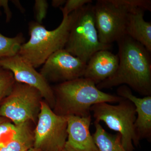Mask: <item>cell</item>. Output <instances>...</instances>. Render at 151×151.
<instances>
[{
    "instance_id": "1",
    "label": "cell",
    "mask_w": 151,
    "mask_h": 151,
    "mask_svg": "<svg viewBox=\"0 0 151 151\" xmlns=\"http://www.w3.org/2000/svg\"><path fill=\"white\" fill-rule=\"evenodd\" d=\"M119 65L113 76L99 83L100 90L126 85L144 96H151V58L150 52L129 36L117 41Z\"/></svg>"
},
{
    "instance_id": "2",
    "label": "cell",
    "mask_w": 151,
    "mask_h": 151,
    "mask_svg": "<svg viewBox=\"0 0 151 151\" xmlns=\"http://www.w3.org/2000/svg\"><path fill=\"white\" fill-rule=\"evenodd\" d=\"M55 104L53 111L59 116H90V108L101 103H119L123 97L103 92L89 79L81 77L59 83L52 88Z\"/></svg>"
},
{
    "instance_id": "3",
    "label": "cell",
    "mask_w": 151,
    "mask_h": 151,
    "mask_svg": "<svg viewBox=\"0 0 151 151\" xmlns=\"http://www.w3.org/2000/svg\"><path fill=\"white\" fill-rule=\"evenodd\" d=\"M73 17V12L63 17L59 26L51 31L36 22H30L29 40L22 45L18 54L35 68L43 65L51 55L65 48Z\"/></svg>"
},
{
    "instance_id": "4",
    "label": "cell",
    "mask_w": 151,
    "mask_h": 151,
    "mask_svg": "<svg viewBox=\"0 0 151 151\" xmlns=\"http://www.w3.org/2000/svg\"><path fill=\"white\" fill-rule=\"evenodd\" d=\"M111 45L101 43L94 22V5L88 4L73 12V21L65 49L87 63L93 54L109 50Z\"/></svg>"
},
{
    "instance_id": "5",
    "label": "cell",
    "mask_w": 151,
    "mask_h": 151,
    "mask_svg": "<svg viewBox=\"0 0 151 151\" xmlns=\"http://www.w3.org/2000/svg\"><path fill=\"white\" fill-rule=\"evenodd\" d=\"M95 122H104L110 129L119 132L122 137V145L127 151H134L133 144H139L136 135L135 123L137 113L134 104L124 99L116 105L101 103L91 107Z\"/></svg>"
},
{
    "instance_id": "6",
    "label": "cell",
    "mask_w": 151,
    "mask_h": 151,
    "mask_svg": "<svg viewBox=\"0 0 151 151\" xmlns=\"http://www.w3.org/2000/svg\"><path fill=\"white\" fill-rule=\"evenodd\" d=\"M42 99L37 89L16 82L10 94L0 104V116L9 119L15 125L28 122L36 124Z\"/></svg>"
},
{
    "instance_id": "7",
    "label": "cell",
    "mask_w": 151,
    "mask_h": 151,
    "mask_svg": "<svg viewBox=\"0 0 151 151\" xmlns=\"http://www.w3.org/2000/svg\"><path fill=\"white\" fill-rule=\"evenodd\" d=\"M34 131L33 147L40 151H62L67 140L66 116L56 114L42 100Z\"/></svg>"
},
{
    "instance_id": "8",
    "label": "cell",
    "mask_w": 151,
    "mask_h": 151,
    "mask_svg": "<svg viewBox=\"0 0 151 151\" xmlns=\"http://www.w3.org/2000/svg\"><path fill=\"white\" fill-rule=\"evenodd\" d=\"M131 10L116 0L97 1L94 5V22L101 43L112 45L113 42L126 35L128 15Z\"/></svg>"
},
{
    "instance_id": "9",
    "label": "cell",
    "mask_w": 151,
    "mask_h": 151,
    "mask_svg": "<svg viewBox=\"0 0 151 151\" xmlns=\"http://www.w3.org/2000/svg\"><path fill=\"white\" fill-rule=\"evenodd\" d=\"M0 68L10 71L16 82L37 89L50 107L54 108L55 99L52 87L35 68L19 55L0 59Z\"/></svg>"
},
{
    "instance_id": "10",
    "label": "cell",
    "mask_w": 151,
    "mask_h": 151,
    "mask_svg": "<svg viewBox=\"0 0 151 151\" xmlns=\"http://www.w3.org/2000/svg\"><path fill=\"white\" fill-rule=\"evenodd\" d=\"M86 65L64 48L51 55L42 65L40 73L48 82L62 83L83 77Z\"/></svg>"
},
{
    "instance_id": "11",
    "label": "cell",
    "mask_w": 151,
    "mask_h": 151,
    "mask_svg": "<svg viewBox=\"0 0 151 151\" xmlns=\"http://www.w3.org/2000/svg\"><path fill=\"white\" fill-rule=\"evenodd\" d=\"M68 137L66 151H99L89 131L91 115L86 117L66 116Z\"/></svg>"
},
{
    "instance_id": "12",
    "label": "cell",
    "mask_w": 151,
    "mask_h": 151,
    "mask_svg": "<svg viewBox=\"0 0 151 151\" xmlns=\"http://www.w3.org/2000/svg\"><path fill=\"white\" fill-rule=\"evenodd\" d=\"M119 97L129 100L136 108L137 117L135 129L138 139H150L151 137V96L139 98L132 93L129 86L122 85L117 90Z\"/></svg>"
},
{
    "instance_id": "13",
    "label": "cell",
    "mask_w": 151,
    "mask_h": 151,
    "mask_svg": "<svg viewBox=\"0 0 151 151\" xmlns=\"http://www.w3.org/2000/svg\"><path fill=\"white\" fill-rule=\"evenodd\" d=\"M119 61L118 54L107 50H99L86 63L83 77L97 85L114 75L119 67Z\"/></svg>"
},
{
    "instance_id": "14",
    "label": "cell",
    "mask_w": 151,
    "mask_h": 151,
    "mask_svg": "<svg viewBox=\"0 0 151 151\" xmlns=\"http://www.w3.org/2000/svg\"><path fill=\"white\" fill-rule=\"evenodd\" d=\"M145 10L133 9L128 15L126 35L129 36L151 52V22L144 19Z\"/></svg>"
},
{
    "instance_id": "15",
    "label": "cell",
    "mask_w": 151,
    "mask_h": 151,
    "mask_svg": "<svg viewBox=\"0 0 151 151\" xmlns=\"http://www.w3.org/2000/svg\"><path fill=\"white\" fill-rule=\"evenodd\" d=\"M28 122L18 125V129L13 139L0 151H27L33 147L34 131Z\"/></svg>"
},
{
    "instance_id": "16",
    "label": "cell",
    "mask_w": 151,
    "mask_h": 151,
    "mask_svg": "<svg viewBox=\"0 0 151 151\" xmlns=\"http://www.w3.org/2000/svg\"><path fill=\"white\" fill-rule=\"evenodd\" d=\"M94 125L95 132L93 137L99 151H127L122 145L120 134H109L99 122H94Z\"/></svg>"
},
{
    "instance_id": "17",
    "label": "cell",
    "mask_w": 151,
    "mask_h": 151,
    "mask_svg": "<svg viewBox=\"0 0 151 151\" xmlns=\"http://www.w3.org/2000/svg\"><path fill=\"white\" fill-rule=\"evenodd\" d=\"M25 40L22 33L13 37H7L0 33V59L18 54L21 47L24 43Z\"/></svg>"
},
{
    "instance_id": "18",
    "label": "cell",
    "mask_w": 151,
    "mask_h": 151,
    "mask_svg": "<svg viewBox=\"0 0 151 151\" xmlns=\"http://www.w3.org/2000/svg\"><path fill=\"white\" fill-rule=\"evenodd\" d=\"M16 82L10 71L0 68V104L10 94Z\"/></svg>"
},
{
    "instance_id": "19",
    "label": "cell",
    "mask_w": 151,
    "mask_h": 151,
    "mask_svg": "<svg viewBox=\"0 0 151 151\" xmlns=\"http://www.w3.org/2000/svg\"><path fill=\"white\" fill-rule=\"evenodd\" d=\"M18 125L6 122L0 124V148L6 145L16 134Z\"/></svg>"
},
{
    "instance_id": "20",
    "label": "cell",
    "mask_w": 151,
    "mask_h": 151,
    "mask_svg": "<svg viewBox=\"0 0 151 151\" xmlns=\"http://www.w3.org/2000/svg\"><path fill=\"white\" fill-rule=\"evenodd\" d=\"M92 0H67L63 7L60 8L63 17H67L73 12L78 10L88 4H92Z\"/></svg>"
},
{
    "instance_id": "21",
    "label": "cell",
    "mask_w": 151,
    "mask_h": 151,
    "mask_svg": "<svg viewBox=\"0 0 151 151\" xmlns=\"http://www.w3.org/2000/svg\"><path fill=\"white\" fill-rule=\"evenodd\" d=\"M120 4L130 9L140 8L145 11H151L150 0H116Z\"/></svg>"
},
{
    "instance_id": "22",
    "label": "cell",
    "mask_w": 151,
    "mask_h": 151,
    "mask_svg": "<svg viewBox=\"0 0 151 151\" xmlns=\"http://www.w3.org/2000/svg\"><path fill=\"white\" fill-rule=\"evenodd\" d=\"M48 4L45 0H36L35 4V18L37 22L41 24L45 19L48 9Z\"/></svg>"
},
{
    "instance_id": "23",
    "label": "cell",
    "mask_w": 151,
    "mask_h": 151,
    "mask_svg": "<svg viewBox=\"0 0 151 151\" xmlns=\"http://www.w3.org/2000/svg\"><path fill=\"white\" fill-rule=\"evenodd\" d=\"M8 1L0 0V7H2L5 12L6 17V21L9 22L12 18V12L9 6Z\"/></svg>"
},
{
    "instance_id": "24",
    "label": "cell",
    "mask_w": 151,
    "mask_h": 151,
    "mask_svg": "<svg viewBox=\"0 0 151 151\" xmlns=\"http://www.w3.org/2000/svg\"><path fill=\"white\" fill-rule=\"evenodd\" d=\"M66 0H53L52 1V5L54 7H61V6L65 5Z\"/></svg>"
},
{
    "instance_id": "25",
    "label": "cell",
    "mask_w": 151,
    "mask_h": 151,
    "mask_svg": "<svg viewBox=\"0 0 151 151\" xmlns=\"http://www.w3.org/2000/svg\"><path fill=\"white\" fill-rule=\"evenodd\" d=\"M7 120L8 119L5 118L0 116V124H2V123L4 122H7Z\"/></svg>"
},
{
    "instance_id": "26",
    "label": "cell",
    "mask_w": 151,
    "mask_h": 151,
    "mask_svg": "<svg viewBox=\"0 0 151 151\" xmlns=\"http://www.w3.org/2000/svg\"><path fill=\"white\" fill-rule=\"evenodd\" d=\"M27 151H40L39 150H37V149L35 148H34V147H32L31 148L29 149V150H27Z\"/></svg>"
},
{
    "instance_id": "27",
    "label": "cell",
    "mask_w": 151,
    "mask_h": 151,
    "mask_svg": "<svg viewBox=\"0 0 151 151\" xmlns=\"http://www.w3.org/2000/svg\"><path fill=\"white\" fill-rule=\"evenodd\" d=\"M62 151H65V150H63Z\"/></svg>"
}]
</instances>
